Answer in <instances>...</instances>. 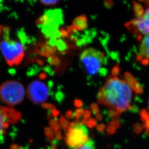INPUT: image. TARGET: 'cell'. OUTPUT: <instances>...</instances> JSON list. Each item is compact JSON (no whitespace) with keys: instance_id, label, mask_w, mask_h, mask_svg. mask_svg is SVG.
Segmentation results:
<instances>
[{"instance_id":"4","label":"cell","mask_w":149,"mask_h":149,"mask_svg":"<svg viewBox=\"0 0 149 149\" xmlns=\"http://www.w3.org/2000/svg\"><path fill=\"white\" fill-rule=\"evenodd\" d=\"M25 96L23 85L16 80H8L0 87V99L10 105H17L22 102Z\"/></svg>"},{"instance_id":"13","label":"cell","mask_w":149,"mask_h":149,"mask_svg":"<svg viewBox=\"0 0 149 149\" xmlns=\"http://www.w3.org/2000/svg\"><path fill=\"white\" fill-rule=\"evenodd\" d=\"M39 1L45 6H53L57 4L59 0H39Z\"/></svg>"},{"instance_id":"19","label":"cell","mask_w":149,"mask_h":149,"mask_svg":"<svg viewBox=\"0 0 149 149\" xmlns=\"http://www.w3.org/2000/svg\"><path fill=\"white\" fill-rule=\"evenodd\" d=\"M42 106L43 108H48L51 110V108H54L53 105H52L50 104H47V103H45L42 105Z\"/></svg>"},{"instance_id":"11","label":"cell","mask_w":149,"mask_h":149,"mask_svg":"<svg viewBox=\"0 0 149 149\" xmlns=\"http://www.w3.org/2000/svg\"><path fill=\"white\" fill-rule=\"evenodd\" d=\"M133 4L135 16L137 18H141L144 14L143 8L141 4L136 1H134Z\"/></svg>"},{"instance_id":"1","label":"cell","mask_w":149,"mask_h":149,"mask_svg":"<svg viewBox=\"0 0 149 149\" xmlns=\"http://www.w3.org/2000/svg\"><path fill=\"white\" fill-rule=\"evenodd\" d=\"M132 88L125 80L117 77L108 79L104 86L100 89L97 98L100 104L120 113L132 108Z\"/></svg>"},{"instance_id":"21","label":"cell","mask_w":149,"mask_h":149,"mask_svg":"<svg viewBox=\"0 0 149 149\" xmlns=\"http://www.w3.org/2000/svg\"><path fill=\"white\" fill-rule=\"evenodd\" d=\"M104 128H105V127L104 125H99V126H97V129L100 131H103L104 130Z\"/></svg>"},{"instance_id":"9","label":"cell","mask_w":149,"mask_h":149,"mask_svg":"<svg viewBox=\"0 0 149 149\" xmlns=\"http://www.w3.org/2000/svg\"><path fill=\"white\" fill-rule=\"evenodd\" d=\"M88 27L87 20L85 15H81L77 17L73 22L72 27V31H82L87 28Z\"/></svg>"},{"instance_id":"16","label":"cell","mask_w":149,"mask_h":149,"mask_svg":"<svg viewBox=\"0 0 149 149\" xmlns=\"http://www.w3.org/2000/svg\"><path fill=\"white\" fill-rule=\"evenodd\" d=\"M105 7L107 9H111L114 5V3L112 0H105L104 1Z\"/></svg>"},{"instance_id":"18","label":"cell","mask_w":149,"mask_h":149,"mask_svg":"<svg viewBox=\"0 0 149 149\" xmlns=\"http://www.w3.org/2000/svg\"><path fill=\"white\" fill-rule=\"evenodd\" d=\"M115 131H116L115 128H114L113 126H111V127H109L108 128L107 132H108L109 134H111L114 133L115 132Z\"/></svg>"},{"instance_id":"2","label":"cell","mask_w":149,"mask_h":149,"mask_svg":"<svg viewBox=\"0 0 149 149\" xmlns=\"http://www.w3.org/2000/svg\"><path fill=\"white\" fill-rule=\"evenodd\" d=\"M3 39L0 41L1 51L9 65H17L24 58V45L17 40L10 39V29L8 27L3 28Z\"/></svg>"},{"instance_id":"10","label":"cell","mask_w":149,"mask_h":149,"mask_svg":"<svg viewBox=\"0 0 149 149\" xmlns=\"http://www.w3.org/2000/svg\"><path fill=\"white\" fill-rule=\"evenodd\" d=\"M139 57L145 58L146 60L149 59V35L144 37L139 46Z\"/></svg>"},{"instance_id":"24","label":"cell","mask_w":149,"mask_h":149,"mask_svg":"<svg viewBox=\"0 0 149 149\" xmlns=\"http://www.w3.org/2000/svg\"><path fill=\"white\" fill-rule=\"evenodd\" d=\"M139 1H146V0H138Z\"/></svg>"},{"instance_id":"25","label":"cell","mask_w":149,"mask_h":149,"mask_svg":"<svg viewBox=\"0 0 149 149\" xmlns=\"http://www.w3.org/2000/svg\"><path fill=\"white\" fill-rule=\"evenodd\" d=\"M148 103H149V102H148Z\"/></svg>"},{"instance_id":"8","label":"cell","mask_w":149,"mask_h":149,"mask_svg":"<svg viewBox=\"0 0 149 149\" xmlns=\"http://www.w3.org/2000/svg\"><path fill=\"white\" fill-rule=\"evenodd\" d=\"M125 26L131 32L149 35V8L147 9L141 18L127 23Z\"/></svg>"},{"instance_id":"15","label":"cell","mask_w":149,"mask_h":149,"mask_svg":"<svg viewBox=\"0 0 149 149\" xmlns=\"http://www.w3.org/2000/svg\"><path fill=\"white\" fill-rule=\"evenodd\" d=\"M50 125L52 127L53 130L57 131L58 129V120L56 119H52L50 122Z\"/></svg>"},{"instance_id":"17","label":"cell","mask_w":149,"mask_h":149,"mask_svg":"<svg viewBox=\"0 0 149 149\" xmlns=\"http://www.w3.org/2000/svg\"><path fill=\"white\" fill-rule=\"evenodd\" d=\"M96 121L95 119H89L87 121L86 125H87V126H88L89 127L92 128V127H94L95 125H96Z\"/></svg>"},{"instance_id":"6","label":"cell","mask_w":149,"mask_h":149,"mask_svg":"<svg viewBox=\"0 0 149 149\" xmlns=\"http://www.w3.org/2000/svg\"><path fill=\"white\" fill-rule=\"evenodd\" d=\"M49 86L39 80H33L29 85L27 93L30 100L35 104L44 103L50 95Z\"/></svg>"},{"instance_id":"20","label":"cell","mask_w":149,"mask_h":149,"mask_svg":"<svg viewBox=\"0 0 149 149\" xmlns=\"http://www.w3.org/2000/svg\"><path fill=\"white\" fill-rule=\"evenodd\" d=\"M84 117L85 119L88 118L90 115V112L88 110H86L85 112H84Z\"/></svg>"},{"instance_id":"12","label":"cell","mask_w":149,"mask_h":149,"mask_svg":"<svg viewBox=\"0 0 149 149\" xmlns=\"http://www.w3.org/2000/svg\"><path fill=\"white\" fill-rule=\"evenodd\" d=\"M75 149H96V147L94 141L91 138H89V141L84 145Z\"/></svg>"},{"instance_id":"3","label":"cell","mask_w":149,"mask_h":149,"mask_svg":"<svg viewBox=\"0 0 149 149\" xmlns=\"http://www.w3.org/2000/svg\"><path fill=\"white\" fill-rule=\"evenodd\" d=\"M81 66L88 76H96L105 63L104 53L95 48H86L80 56Z\"/></svg>"},{"instance_id":"23","label":"cell","mask_w":149,"mask_h":149,"mask_svg":"<svg viewBox=\"0 0 149 149\" xmlns=\"http://www.w3.org/2000/svg\"><path fill=\"white\" fill-rule=\"evenodd\" d=\"M2 26L0 25V37H1V33H2V30H3V29H2Z\"/></svg>"},{"instance_id":"7","label":"cell","mask_w":149,"mask_h":149,"mask_svg":"<svg viewBox=\"0 0 149 149\" xmlns=\"http://www.w3.org/2000/svg\"><path fill=\"white\" fill-rule=\"evenodd\" d=\"M21 118V114L11 106H0V139L3 138L10 124H15Z\"/></svg>"},{"instance_id":"5","label":"cell","mask_w":149,"mask_h":149,"mask_svg":"<svg viewBox=\"0 0 149 149\" xmlns=\"http://www.w3.org/2000/svg\"><path fill=\"white\" fill-rule=\"evenodd\" d=\"M88 130L84 124L75 121L69 124L65 131L66 143L70 149L82 146L89 141Z\"/></svg>"},{"instance_id":"14","label":"cell","mask_w":149,"mask_h":149,"mask_svg":"<svg viewBox=\"0 0 149 149\" xmlns=\"http://www.w3.org/2000/svg\"><path fill=\"white\" fill-rule=\"evenodd\" d=\"M60 121H61V126L66 131L67 129L69 127V124L68 121L63 117H62Z\"/></svg>"},{"instance_id":"22","label":"cell","mask_w":149,"mask_h":149,"mask_svg":"<svg viewBox=\"0 0 149 149\" xmlns=\"http://www.w3.org/2000/svg\"><path fill=\"white\" fill-rule=\"evenodd\" d=\"M75 105L78 107H79V106H80L81 105V102L80 101H79V100H77L76 101V102H75Z\"/></svg>"}]
</instances>
